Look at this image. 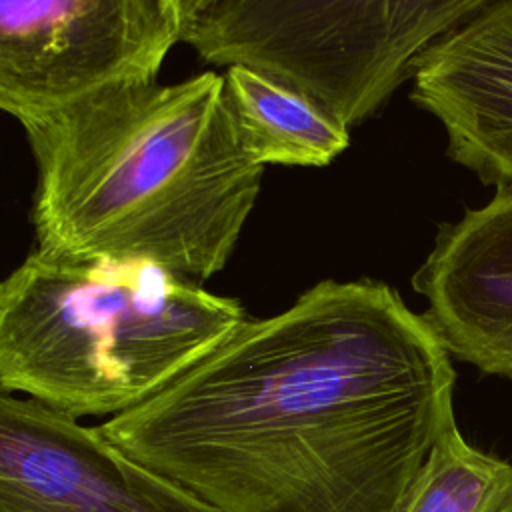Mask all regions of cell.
<instances>
[{
    "instance_id": "8",
    "label": "cell",
    "mask_w": 512,
    "mask_h": 512,
    "mask_svg": "<svg viewBox=\"0 0 512 512\" xmlns=\"http://www.w3.org/2000/svg\"><path fill=\"white\" fill-rule=\"evenodd\" d=\"M410 84V100L442 124L454 162L484 182H512V0L434 42Z\"/></svg>"
},
{
    "instance_id": "9",
    "label": "cell",
    "mask_w": 512,
    "mask_h": 512,
    "mask_svg": "<svg viewBox=\"0 0 512 512\" xmlns=\"http://www.w3.org/2000/svg\"><path fill=\"white\" fill-rule=\"evenodd\" d=\"M222 76L238 138L256 164L322 168L348 148L350 128L310 94L246 64Z\"/></svg>"
},
{
    "instance_id": "4",
    "label": "cell",
    "mask_w": 512,
    "mask_h": 512,
    "mask_svg": "<svg viewBox=\"0 0 512 512\" xmlns=\"http://www.w3.org/2000/svg\"><path fill=\"white\" fill-rule=\"evenodd\" d=\"M496 0H220L184 42L212 66L246 64L316 98L348 128L410 80L416 60Z\"/></svg>"
},
{
    "instance_id": "11",
    "label": "cell",
    "mask_w": 512,
    "mask_h": 512,
    "mask_svg": "<svg viewBox=\"0 0 512 512\" xmlns=\"http://www.w3.org/2000/svg\"><path fill=\"white\" fill-rule=\"evenodd\" d=\"M180 18H182V24H184V34H186V28L200 16L204 14L208 8H212L214 4H218L220 0H172Z\"/></svg>"
},
{
    "instance_id": "3",
    "label": "cell",
    "mask_w": 512,
    "mask_h": 512,
    "mask_svg": "<svg viewBox=\"0 0 512 512\" xmlns=\"http://www.w3.org/2000/svg\"><path fill=\"white\" fill-rule=\"evenodd\" d=\"M142 258L30 252L0 284V390L72 418L144 402L246 320Z\"/></svg>"
},
{
    "instance_id": "12",
    "label": "cell",
    "mask_w": 512,
    "mask_h": 512,
    "mask_svg": "<svg viewBox=\"0 0 512 512\" xmlns=\"http://www.w3.org/2000/svg\"><path fill=\"white\" fill-rule=\"evenodd\" d=\"M498 512H512V492L508 494V498L504 500V504L500 506V510Z\"/></svg>"
},
{
    "instance_id": "6",
    "label": "cell",
    "mask_w": 512,
    "mask_h": 512,
    "mask_svg": "<svg viewBox=\"0 0 512 512\" xmlns=\"http://www.w3.org/2000/svg\"><path fill=\"white\" fill-rule=\"evenodd\" d=\"M0 512H220L136 462L98 426L0 396Z\"/></svg>"
},
{
    "instance_id": "2",
    "label": "cell",
    "mask_w": 512,
    "mask_h": 512,
    "mask_svg": "<svg viewBox=\"0 0 512 512\" xmlns=\"http://www.w3.org/2000/svg\"><path fill=\"white\" fill-rule=\"evenodd\" d=\"M20 126L36 250L142 258L200 284L226 268L264 166L242 148L222 74L108 86Z\"/></svg>"
},
{
    "instance_id": "5",
    "label": "cell",
    "mask_w": 512,
    "mask_h": 512,
    "mask_svg": "<svg viewBox=\"0 0 512 512\" xmlns=\"http://www.w3.org/2000/svg\"><path fill=\"white\" fill-rule=\"evenodd\" d=\"M184 42L172 0H0V108L18 124L150 82Z\"/></svg>"
},
{
    "instance_id": "7",
    "label": "cell",
    "mask_w": 512,
    "mask_h": 512,
    "mask_svg": "<svg viewBox=\"0 0 512 512\" xmlns=\"http://www.w3.org/2000/svg\"><path fill=\"white\" fill-rule=\"evenodd\" d=\"M412 286L450 356L512 378V182L438 228Z\"/></svg>"
},
{
    "instance_id": "1",
    "label": "cell",
    "mask_w": 512,
    "mask_h": 512,
    "mask_svg": "<svg viewBox=\"0 0 512 512\" xmlns=\"http://www.w3.org/2000/svg\"><path fill=\"white\" fill-rule=\"evenodd\" d=\"M454 380L390 284L322 280L98 428L220 512H404Z\"/></svg>"
},
{
    "instance_id": "10",
    "label": "cell",
    "mask_w": 512,
    "mask_h": 512,
    "mask_svg": "<svg viewBox=\"0 0 512 512\" xmlns=\"http://www.w3.org/2000/svg\"><path fill=\"white\" fill-rule=\"evenodd\" d=\"M512 492V464L464 440L452 418L440 432L404 512H498Z\"/></svg>"
}]
</instances>
